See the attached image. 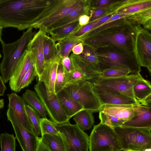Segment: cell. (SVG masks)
Instances as JSON below:
<instances>
[{"instance_id": "cell-11", "label": "cell", "mask_w": 151, "mask_h": 151, "mask_svg": "<svg viewBox=\"0 0 151 151\" xmlns=\"http://www.w3.org/2000/svg\"><path fill=\"white\" fill-rule=\"evenodd\" d=\"M142 78L140 74L138 73L115 78H98L91 82L102 88L135 99L132 91L133 86L137 81Z\"/></svg>"}, {"instance_id": "cell-26", "label": "cell", "mask_w": 151, "mask_h": 151, "mask_svg": "<svg viewBox=\"0 0 151 151\" xmlns=\"http://www.w3.org/2000/svg\"><path fill=\"white\" fill-rule=\"evenodd\" d=\"M127 20L136 25H140L144 29H151V7L143 9L126 17Z\"/></svg>"}, {"instance_id": "cell-20", "label": "cell", "mask_w": 151, "mask_h": 151, "mask_svg": "<svg viewBox=\"0 0 151 151\" xmlns=\"http://www.w3.org/2000/svg\"><path fill=\"white\" fill-rule=\"evenodd\" d=\"M61 59V58L58 54L54 59L45 62V69L39 81L43 83L49 95L56 94L55 91V80L58 66Z\"/></svg>"}, {"instance_id": "cell-47", "label": "cell", "mask_w": 151, "mask_h": 151, "mask_svg": "<svg viewBox=\"0 0 151 151\" xmlns=\"http://www.w3.org/2000/svg\"><path fill=\"white\" fill-rule=\"evenodd\" d=\"M84 46L81 42H80L73 47L72 49L73 53L76 55H79L83 52Z\"/></svg>"}, {"instance_id": "cell-44", "label": "cell", "mask_w": 151, "mask_h": 151, "mask_svg": "<svg viewBox=\"0 0 151 151\" xmlns=\"http://www.w3.org/2000/svg\"><path fill=\"white\" fill-rule=\"evenodd\" d=\"M61 63L62 65L65 76L70 73L73 70L71 60L69 57L61 58Z\"/></svg>"}, {"instance_id": "cell-28", "label": "cell", "mask_w": 151, "mask_h": 151, "mask_svg": "<svg viewBox=\"0 0 151 151\" xmlns=\"http://www.w3.org/2000/svg\"><path fill=\"white\" fill-rule=\"evenodd\" d=\"M22 98L25 102L35 110L42 118H47V112L36 92L27 89L22 95Z\"/></svg>"}, {"instance_id": "cell-48", "label": "cell", "mask_w": 151, "mask_h": 151, "mask_svg": "<svg viewBox=\"0 0 151 151\" xmlns=\"http://www.w3.org/2000/svg\"><path fill=\"white\" fill-rule=\"evenodd\" d=\"M113 14L108 15L100 18L96 24L93 29L103 25L109 19Z\"/></svg>"}, {"instance_id": "cell-50", "label": "cell", "mask_w": 151, "mask_h": 151, "mask_svg": "<svg viewBox=\"0 0 151 151\" xmlns=\"http://www.w3.org/2000/svg\"><path fill=\"white\" fill-rule=\"evenodd\" d=\"M6 89V87L4 83L2 77L0 76V96L4 95Z\"/></svg>"}, {"instance_id": "cell-22", "label": "cell", "mask_w": 151, "mask_h": 151, "mask_svg": "<svg viewBox=\"0 0 151 151\" xmlns=\"http://www.w3.org/2000/svg\"><path fill=\"white\" fill-rule=\"evenodd\" d=\"M91 10L90 0H86L83 5L73 9L68 14L58 20L46 30L49 31L78 20L79 17L84 14L89 16Z\"/></svg>"}, {"instance_id": "cell-25", "label": "cell", "mask_w": 151, "mask_h": 151, "mask_svg": "<svg viewBox=\"0 0 151 151\" xmlns=\"http://www.w3.org/2000/svg\"><path fill=\"white\" fill-rule=\"evenodd\" d=\"M40 139L50 151H67L66 144L61 134H45L42 135Z\"/></svg>"}, {"instance_id": "cell-43", "label": "cell", "mask_w": 151, "mask_h": 151, "mask_svg": "<svg viewBox=\"0 0 151 151\" xmlns=\"http://www.w3.org/2000/svg\"><path fill=\"white\" fill-rule=\"evenodd\" d=\"M115 1V0H90L91 9L107 7Z\"/></svg>"}, {"instance_id": "cell-30", "label": "cell", "mask_w": 151, "mask_h": 151, "mask_svg": "<svg viewBox=\"0 0 151 151\" xmlns=\"http://www.w3.org/2000/svg\"><path fill=\"white\" fill-rule=\"evenodd\" d=\"M92 113L89 110L84 109L73 116L74 120L82 130L89 129L93 125L94 119Z\"/></svg>"}, {"instance_id": "cell-41", "label": "cell", "mask_w": 151, "mask_h": 151, "mask_svg": "<svg viewBox=\"0 0 151 151\" xmlns=\"http://www.w3.org/2000/svg\"><path fill=\"white\" fill-rule=\"evenodd\" d=\"M72 67L73 70L71 73L65 76V85L78 80L88 81V78L83 72L78 68Z\"/></svg>"}, {"instance_id": "cell-29", "label": "cell", "mask_w": 151, "mask_h": 151, "mask_svg": "<svg viewBox=\"0 0 151 151\" xmlns=\"http://www.w3.org/2000/svg\"><path fill=\"white\" fill-rule=\"evenodd\" d=\"M72 66L78 68L86 75L89 81L98 78L99 74L81 58L78 55L72 53L70 55Z\"/></svg>"}, {"instance_id": "cell-56", "label": "cell", "mask_w": 151, "mask_h": 151, "mask_svg": "<svg viewBox=\"0 0 151 151\" xmlns=\"http://www.w3.org/2000/svg\"><path fill=\"white\" fill-rule=\"evenodd\" d=\"M1 56L0 53V58H1Z\"/></svg>"}, {"instance_id": "cell-34", "label": "cell", "mask_w": 151, "mask_h": 151, "mask_svg": "<svg viewBox=\"0 0 151 151\" xmlns=\"http://www.w3.org/2000/svg\"><path fill=\"white\" fill-rule=\"evenodd\" d=\"M27 115L32 126L33 132L37 136H41L40 122L41 118L38 113L28 104L25 105Z\"/></svg>"}, {"instance_id": "cell-36", "label": "cell", "mask_w": 151, "mask_h": 151, "mask_svg": "<svg viewBox=\"0 0 151 151\" xmlns=\"http://www.w3.org/2000/svg\"><path fill=\"white\" fill-rule=\"evenodd\" d=\"M16 138L13 134L7 132L0 135L1 151H16Z\"/></svg>"}, {"instance_id": "cell-54", "label": "cell", "mask_w": 151, "mask_h": 151, "mask_svg": "<svg viewBox=\"0 0 151 151\" xmlns=\"http://www.w3.org/2000/svg\"><path fill=\"white\" fill-rule=\"evenodd\" d=\"M124 151H132V150L130 149H127L123 150Z\"/></svg>"}, {"instance_id": "cell-31", "label": "cell", "mask_w": 151, "mask_h": 151, "mask_svg": "<svg viewBox=\"0 0 151 151\" xmlns=\"http://www.w3.org/2000/svg\"><path fill=\"white\" fill-rule=\"evenodd\" d=\"M83 46V52L78 55L100 74L101 72L100 61L94 49L86 45Z\"/></svg>"}, {"instance_id": "cell-18", "label": "cell", "mask_w": 151, "mask_h": 151, "mask_svg": "<svg viewBox=\"0 0 151 151\" xmlns=\"http://www.w3.org/2000/svg\"><path fill=\"white\" fill-rule=\"evenodd\" d=\"M8 106L12 110L23 126L29 131L33 132L32 126L29 120L25 108V102L22 97L15 93L7 94Z\"/></svg>"}, {"instance_id": "cell-15", "label": "cell", "mask_w": 151, "mask_h": 151, "mask_svg": "<svg viewBox=\"0 0 151 151\" xmlns=\"http://www.w3.org/2000/svg\"><path fill=\"white\" fill-rule=\"evenodd\" d=\"M93 86L94 91L101 105H134L139 104L134 99L102 88L93 83Z\"/></svg>"}, {"instance_id": "cell-32", "label": "cell", "mask_w": 151, "mask_h": 151, "mask_svg": "<svg viewBox=\"0 0 151 151\" xmlns=\"http://www.w3.org/2000/svg\"><path fill=\"white\" fill-rule=\"evenodd\" d=\"M43 47L45 62L54 59L58 55V50L55 42L47 33L43 36Z\"/></svg>"}, {"instance_id": "cell-38", "label": "cell", "mask_w": 151, "mask_h": 151, "mask_svg": "<svg viewBox=\"0 0 151 151\" xmlns=\"http://www.w3.org/2000/svg\"><path fill=\"white\" fill-rule=\"evenodd\" d=\"M41 136L45 134H60L55 128L54 123L46 118L41 119L40 122Z\"/></svg>"}, {"instance_id": "cell-12", "label": "cell", "mask_w": 151, "mask_h": 151, "mask_svg": "<svg viewBox=\"0 0 151 151\" xmlns=\"http://www.w3.org/2000/svg\"><path fill=\"white\" fill-rule=\"evenodd\" d=\"M133 53L141 67L151 73V34L140 25H136Z\"/></svg>"}, {"instance_id": "cell-10", "label": "cell", "mask_w": 151, "mask_h": 151, "mask_svg": "<svg viewBox=\"0 0 151 151\" xmlns=\"http://www.w3.org/2000/svg\"><path fill=\"white\" fill-rule=\"evenodd\" d=\"M54 123L65 139L67 151H88L89 137L77 124H72L69 122L60 124Z\"/></svg>"}, {"instance_id": "cell-55", "label": "cell", "mask_w": 151, "mask_h": 151, "mask_svg": "<svg viewBox=\"0 0 151 151\" xmlns=\"http://www.w3.org/2000/svg\"><path fill=\"white\" fill-rule=\"evenodd\" d=\"M132 151H141V150H132Z\"/></svg>"}, {"instance_id": "cell-35", "label": "cell", "mask_w": 151, "mask_h": 151, "mask_svg": "<svg viewBox=\"0 0 151 151\" xmlns=\"http://www.w3.org/2000/svg\"><path fill=\"white\" fill-rule=\"evenodd\" d=\"M130 73V71L127 69L115 67H110L102 70L98 78H118L126 76Z\"/></svg>"}, {"instance_id": "cell-27", "label": "cell", "mask_w": 151, "mask_h": 151, "mask_svg": "<svg viewBox=\"0 0 151 151\" xmlns=\"http://www.w3.org/2000/svg\"><path fill=\"white\" fill-rule=\"evenodd\" d=\"M80 27L78 20L52 30L47 33L55 42L66 38Z\"/></svg>"}, {"instance_id": "cell-8", "label": "cell", "mask_w": 151, "mask_h": 151, "mask_svg": "<svg viewBox=\"0 0 151 151\" xmlns=\"http://www.w3.org/2000/svg\"><path fill=\"white\" fill-rule=\"evenodd\" d=\"M114 129L119 137L122 150L142 151L151 148V129L122 126Z\"/></svg>"}, {"instance_id": "cell-45", "label": "cell", "mask_w": 151, "mask_h": 151, "mask_svg": "<svg viewBox=\"0 0 151 151\" xmlns=\"http://www.w3.org/2000/svg\"><path fill=\"white\" fill-rule=\"evenodd\" d=\"M132 14H114L109 19L103 24H106L121 19L125 18Z\"/></svg>"}, {"instance_id": "cell-19", "label": "cell", "mask_w": 151, "mask_h": 151, "mask_svg": "<svg viewBox=\"0 0 151 151\" xmlns=\"http://www.w3.org/2000/svg\"><path fill=\"white\" fill-rule=\"evenodd\" d=\"M151 7V0H116L114 3L113 14H133Z\"/></svg>"}, {"instance_id": "cell-37", "label": "cell", "mask_w": 151, "mask_h": 151, "mask_svg": "<svg viewBox=\"0 0 151 151\" xmlns=\"http://www.w3.org/2000/svg\"><path fill=\"white\" fill-rule=\"evenodd\" d=\"M100 123L112 128L121 126L126 121L99 111Z\"/></svg>"}, {"instance_id": "cell-52", "label": "cell", "mask_w": 151, "mask_h": 151, "mask_svg": "<svg viewBox=\"0 0 151 151\" xmlns=\"http://www.w3.org/2000/svg\"><path fill=\"white\" fill-rule=\"evenodd\" d=\"M3 28L0 26V42H1V41L2 40L1 35Z\"/></svg>"}, {"instance_id": "cell-2", "label": "cell", "mask_w": 151, "mask_h": 151, "mask_svg": "<svg viewBox=\"0 0 151 151\" xmlns=\"http://www.w3.org/2000/svg\"><path fill=\"white\" fill-rule=\"evenodd\" d=\"M53 0H0V26L19 30L28 29Z\"/></svg>"}, {"instance_id": "cell-13", "label": "cell", "mask_w": 151, "mask_h": 151, "mask_svg": "<svg viewBox=\"0 0 151 151\" xmlns=\"http://www.w3.org/2000/svg\"><path fill=\"white\" fill-rule=\"evenodd\" d=\"M6 115L8 120L13 126L15 137L23 151H36L39 137L23 126L9 107L7 111Z\"/></svg>"}, {"instance_id": "cell-1", "label": "cell", "mask_w": 151, "mask_h": 151, "mask_svg": "<svg viewBox=\"0 0 151 151\" xmlns=\"http://www.w3.org/2000/svg\"><path fill=\"white\" fill-rule=\"evenodd\" d=\"M135 27L126 18L121 19L91 30L81 37V42L94 49L111 47L134 56Z\"/></svg>"}, {"instance_id": "cell-16", "label": "cell", "mask_w": 151, "mask_h": 151, "mask_svg": "<svg viewBox=\"0 0 151 151\" xmlns=\"http://www.w3.org/2000/svg\"><path fill=\"white\" fill-rule=\"evenodd\" d=\"M33 64L34 62L32 54L27 49L16 66L9 81V87L12 90L18 92V88L24 76Z\"/></svg>"}, {"instance_id": "cell-49", "label": "cell", "mask_w": 151, "mask_h": 151, "mask_svg": "<svg viewBox=\"0 0 151 151\" xmlns=\"http://www.w3.org/2000/svg\"><path fill=\"white\" fill-rule=\"evenodd\" d=\"M36 151H50L42 142L40 137Z\"/></svg>"}, {"instance_id": "cell-17", "label": "cell", "mask_w": 151, "mask_h": 151, "mask_svg": "<svg viewBox=\"0 0 151 151\" xmlns=\"http://www.w3.org/2000/svg\"><path fill=\"white\" fill-rule=\"evenodd\" d=\"M134 114L121 126L151 129V106L140 104L134 105Z\"/></svg>"}, {"instance_id": "cell-9", "label": "cell", "mask_w": 151, "mask_h": 151, "mask_svg": "<svg viewBox=\"0 0 151 151\" xmlns=\"http://www.w3.org/2000/svg\"><path fill=\"white\" fill-rule=\"evenodd\" d=\"M34 89L51 121L56 124L69 122L56 94L49 95L43 83L39 81L35 85Z\"/></svg>"}, {"instance_id": "cell-7", "label": "cell", "mask_w": 151, "mask_h": 151, "mask_svg": "<svg viewBox=\"0 0 151 151\" xmlns=\"http://www.w3.org/2000/svg\"><path fill=\"white\" fill-rule=\"evenodd\" d=\"M89 151L122 150L114 128L101 123L95 125L89 137Z\"/></svg>"}, {"instance_id": "cell-4", "label": "cell", "mask_w": 151, "mask_h": 151, "mask_svg": "<svg viewBox=\"0 0 151 151\" xmlns=\"http://www.w3.org/2000/svg\"><path fill=\"white\" fill-rule=\"evenodd\" d=\"M100 61L101 71L110 67H115L129 70L131 74L140 73L141 66L134 56L126 53L111 47L94 49Z\"/></svg>"}, {"instance_id": "cell-33", "label": "cell", "mask_w": 151, "mask_h": 151, "mask_svg": "<svg viewBox=\"0 0 151 151\" xmlns=\"http://www.w3.org/2000/svg\"><path fill=\"white\" fill-rule=\"evenodd\" d=\"M80 42L77 40L66 38L58 41L56 44L58 54L61 58L69 57L73 47Z\"/></svg>"}, {"instance_id": "cell-5", "label": "cell", "mask_w": 151, "mask_h": 151, "mask_svg": "<svg viewBox=\"0 0 151 151\" xmlns=\"http://www.w3.org/2000/svg\"><path fill=\"white\" fill-rule=\"evenodd\" d=\"M63 90L85 109L92 113L99 111L102 105L94 91L92 82L78 80L66 84Z\"/></svg>"}, {"instance_id": "cell-6", "label": "cell", "mask_w": 151, "mask_h": 151, "mask_svg": "<svg viewBox=\"0 0 151 151\" xmlns=\"http://www.w3.org/2000/svg\"><path fill=\"white\" fill-rule=\"evenodd\" d=\"M86 0H53L32 27L46 30L73 9L83 4Z\"/></svg>"}, {"instance_id": "cell-39", "label": "cell", "mask_w": 151, "mask_h": 151, "mask_svg": "<svg viewBox=\"0 0 151 151\" xmlns=\"http://www.w3.org/2000/svg\"><path fill=\"white\" fill-rule=\"evenodd\" d=\"M65 85V73L61 63L59 64L55 82V91L57 95Z\"/></svg>"}, {"instance_id": "cell-14", "label": "cell", "mask_w": 151, "mask_h": 151, "mask_svg": "<svg viewBox=\"0 0 151 151\" xmlns=\"http://www.w3.org/2000/svg\"><path fill=\"white\" fill-rule=\"evenodd\" d=\"M45 33H47L43 29H39L30 40L27 47V49L31 52L33 56L38 81L41 79L45 65L43 47V37Z\"/></svg>"}, {"instance_id": "cell-51", "label": "cell", "mask_w": 151, "mask_h": 151, "mask_svg": "<svg viewBox=\"0 0 151 151\" xmlns=\"http://www.w3.org/2000/svg\"><path fill=\"white\" fill-rule=\"evenodd\" d=\"M4 106V99H0V109L3 108Z\"/></svg>"}, {"instance_id": "cell-46", "label": "cell", "mask_w": 151, "mask_h": 151, "mask_svg": "<svg viewBox=\"0 0 151 151\" xmlns=\"http://www.w3.org/2000/svg\"><path fill=\"white\" fill-rule=\"evenodd\" d=\"M90 19L89 16L84 14L81 15L78 19L79 26L82 27L87 24L89 23Z\"/></svg>"}, {"instance_id": "cell-53", "label": "cell", "mask_w": 151, "mask_h": 151, "mask_svg": "<svg viewBox=\"0 0 151 151\" xmlns=\"http://www.w3.org/2000/svg\"><path fill=\"white\" fill-rule=\"evenodd\" d=\"M142 151H151V148L145 149Z\"/></svg>"}, {"instance_id": "cell-42", "label": "cell", "mask_w": 151, "mask_h": 151, "mask_svg": "<svg viewBox=\"0 0 151 151\" xmlns=\"http://www.w3.org/2000/svg\"><path fill=\"white\" fill-rule=\"evenodd\" d=\"M108 6L105 8L91 9L89 22L96 20L105 16L109 15Z\"/></svg>"}, {"instance_id": "cell-23", "label": "cell", "mask_w": 151, "mask_h": 151, "mask_svg": "<svg viewBox=\"0 0 151 151\" xmlns=\"http://www.w3.org/2000/svg\"><path fill=\"white\" fill-rule=\"evenodd\" d=\"M134 105H102L99 111L126 121L131 119L134 114Z\"/></svg>"}, {"instance_id": "cell-24", "label": "cell", "mask_w": 151, "mask_h": 151, "mask_svg": "<svg viewBox=\"0 0 151 151\" xmlns=\"http://www.w3.org/2000/svg\"><path fill=\"white\" fill-rule=\"evenodd\" d=\"M57 95L62 107L69 119L84 109L82 105L71 98L63 89Z\"/></svg>"}, {"instance_id": "cell-21", "label": "cell", "mask_w": 151, "mask_h": 151, "mask_svg": "<svg viewBox=\"0 0 151 151\" xmlns=\"http://www.w3.org/2000/svg\"><path fill=\"white\" fill-rule=\"evenodd\" d=\"M132 91L135 99L140 104L151 106V86L150 82L143 78L133 85Z\"/></svg>"}, {"instance_id": "cell-40", "label": "cell", "mask_w": 151, "mask_h": 151, "mask_svg": "<svg viewBox=\"0 0 151 151\" xmlns=\"http://www.w3.org/2000/svg\"><path fill=\"white\" fill-rule=\"evenodd\" d=\"M37 76L34 64L32 65L24 76L19 86L18 92L28 86Z\"/></svg>"}, {"instance_id": "cell-3", "label": "cell", "mask_w": 151, "mask_h": 151, "mask_svg": "<svg viewBox=\"0 0 151 151\" xmlns=\"http://www.w3.org/2000/svg\"><path fill=\"white\" fill-rule=\"evenodd\" d=\"M31 27L24 32L19 39L12 43L6 44L2 39L3 58L0 64V71L4 83L9 81L12 72L19 61L27 45L35 33Z\"/></svg>"}]
</instances>
